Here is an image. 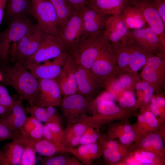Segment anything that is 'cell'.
Returning a JSON list of instances; mask_svg holds the SVG:
<instances>
[{"label":"cell","instance_id":"1","mask_svg":"<svg viewBox=\"0 0 165 165\" xmlns=\"http://www.w3.org/2000/svg\"><path fill=\"white\" fill-rule=\"evenodd\" d=\"M1 73L3 84L13 88L30 106L35 104L39 90L38 80L22 64L16 62L12 66H4Z\"/></svg>","mask_w":165,"mask_h":165},{"label":"cell","instance_id":"2","mask_svg":"<svg viewBox=\"0 0 165 165\" xmlns=\"http://www.w3.org/2000/svg\"><path fill=\"white\" fill-rule=\"evenodd\" d=\"M107 43L102 34L94 38L82 37L67 50L76 64L90 69Z\"/></svg>","mask_w":165,"mask_h":165},{"label":"cell","instance_id":"3","mask_svg":"<svg viewBox=\"0 0 165 165\" xmlns=\"http://www.w3.org/2000/svg\"><path fill=\"white\" fill-rule=\"evenodd\" d=\"M34 24L28 16L17 17L9 21L7 28L0 32V62L9 61L11 45L20 40Z\"/></svg>","mask_w":165,"mask_h":165},{"label":"cell","instance_id":"4","mask_svg":"<svg viewBox=\"0 0 165 165\" xmlns=\"http://www.w3.org/2000/svg\"><path fill=\"white\" fill-rule=\"evenodd\" d=\"M46 33L37 24H34L18 41L11 46L12 60L23 63L33 55L43 42Z\"/></svg>","mask_w":165,"mask_h":165},{"label":"cell","instance_id":"5","mask_svg":"<svg viewBox=\"0 0 165 165\" xmlns=\"http://www.w3.org/2000/svg\"><path fill=\"white\" fill-rule=\"evenodd\" d=\"M90 70L100 82L102 87L124 72L117 65L108 41Z\"/></svg>","mask_w":165,"mask_h":165},{"label":"cell","instance_id":"6","mask_svg":"<svg viewBox=\"0 0 165 165\" xmlns=\"http://www.w3.org/2000/svg\"><path fill=\"white\" fill-rule=\"evenodd\" d=\"M31 15L46 33L60 37L57 15L50 0H32Z\"/></svg>","mask_w":165,"mask_h":165},{"label":"cell","instance_id":"7","mask_svg":"<svg viewBox=\"0 0 165 165\" xmlns=\"http://www.w3.org/2000/svg\"><path fill=\"white\" fill-rule=\"evenodd\" d=\"M92 100L78 93L63 96L59 106L67 126L82 121L89 116L87 109Z\"/></svg>","mask_w":165,"mask_h":165},{"label":"cell","instance_id":"8","mask_svg":"<svg viewBox=\"0 0 165 165\" xmlns=\"http://www.w3.org/2000/svg\"><path fill=\"white\" fill-rule=\"evenodd\" d=\"M67 51L66 47L60 37L46 34L37 50L22 64L28 69L29 67L54 59Z\"/></svg>","mask_w":165,"mask_h":165},{"label":"cell","instance_id":"9","mask_svg":"<svg viewBox=\"0 0 165 165\" xmlns=\"http://www.w3.org/2000/svg\"><path fill=\"white\" fill-rule=\"evenodd\" d=\"M93 115L101 125L116 120H128L131 117L137 115V113L135 110L122 108L114 101L105 100L97 105Z\"/></svg>","mask_w":165,"mask_h":165},{"label":"cell","instance_id":"10","mask_svg":"<svg viewBox=\"0 0 165 165\" xmlns=\"http://www.w3.org/2000/svg\"><path fill=\"white\" fill-rule=\"evenodd\" d=\"M79 11L83 25V37L92 38L102 35L109 15L97 11L87 3Z\"/></svg>","mask_w":165,"mask_h":165},{"label":"cell","instance_id":"11","mask_svg":"<svg viewBox=\"0 0 165 165\" xmlns=\"http://www.w3.org/2000/svg\"><path fill=\"white\" fill-rule=\"evenodd\" d=\"M130 3L141 12L149 27L157 35L165 50V24L151 0H130Z\"/></svg>","mask_w":165,"mask_h":165},{"label":"cell","instance_id":"12","mask_svg":"<svg viewBox=\"0 0 165 165\" xmlns=\"http://www.w3.org/2000/svg\"><path fill=\"white\" fill-rule=\"evenodd\" d=\"M130 31L128 41L133 42L149 54L165 53L158 37L149 27L130 29Z\"/></svg>","mask_w":165,"mask_h":165},{"label":"cell","instance_id":"13","mask_svg":"<svg viewBox=\"0 0 165 165\" xmlns=\"http://www.w3.org/2000/svg\"><path fill=\"white\" fill-rule=\"evenodd\" d=\"M130 31L120 16H109L102 33L104 38L112 45L125 43L129 40Z\"/></svg>","mask_w":165,"mask_h":165},{"label":"cell","instance_id":"14","mask_svg":"<svg viewBox=\"0 0 165 165\" xmlns=\"http://www.w3.org/2000/svg\"><path fill=\"white\" fill-rule=\"evenodd\" d=\"M75 76L78 93L92 100L101 84L90 69L76 64Z\"/></svg>","mask_w":165,"mask_h":165},{"label":"cell","instance_id":"15","mask_svg":"<svg viewBox=\"0 0 165 165\" xmlns=\"http://www.w3.org/2000/svg\"><path fill=\"white\" fill-rule=\"evenodd\" d=\"M127 149L126 155L117 165H165V157L156 153L139 148Z\"/></svg>","mask_w":165,"mask_h":165},{"label":"cell","instance_id":"16","mask_svg":"<svg viewBox=\"0 0 165 165\" xmlns=\"http://www.w3.org/2000/svg\"><path fill=\"white\" fill-rule=\"evenodd\" d=\"M164 131H153L141 134L134 145L128 148H139L165 157Z\"/></svg>","mask_w":165,"mask_h":165},{"label":"cell","instance_id":"17","mask_svg":"<svg viewBox=\"0 0 165 165\" xmlns=\"http://www.w3.org/2000/svg\"><path fill=\"white\" fill-rule=\"evenodd\" d=\"M68 54L67 51L54 58L52 61L47 60L43 64L32 66L28 69L37 79H56L61 72Z\"/></svg>","mask_w":165,"mask_h":165},{"label":"cell","instance_id":"18","mask_svg":"<svg viewBox=\"0 0 165 165\" xmlns=\"http://www.w3.org/2000/svg\"><path fill=\"white\" fill-rule=\"evenodd\" d=\"M75 66L76 63L73 59L68 52L61 72L56 78L63 96L77 93Z\"/></svg>","mask_w":165,"mask_h":165},{"label":"cell","instance_id":"19","mask_svg":"<svg viewBox=\"0 0 165 165\" xmlns=\"http://www.w3.org/2000/svg\"><path fill=\"white\" fill-rule=\"evenodd\" d=\"M23 100L20 97L13 106L2 116L0 123L5 125L13 132L20 134L21 129L27 116L26 112L23 107Z\"/></svg>","mask_w":165,"mask_h":165},{"label":"cell","instance_id":"20","mask_svg":"<svg viewBox=\"0 0 165 165\" xmlns=\"http://www.w3.org/2000/svg\"><path fill=\"white\" fill-rule=\"evenodd\" d=\"M83 34L82 21L79 11L77 10L60 30L59 37L68 49L83 37Z\"/></svg>","mask_w":165,"mask_h":165},{"label":"cell","instance_id":"21","mask_svg":"<svg viewBox=\"0 0 165 165\" xmlns=\"http://www.w3.org/2000/svg\"><path fill=\"white\" fill-rule=\"evenodd\" d=\"M140 80L137 73L126 72L104 86L106 90L113 95L117 100L124 91H134L137 82Z\"/></svg>","mask_w":165,"mask_h":165},{"label":"cell","instance_id":"22","mask_svg":"<svg viewBox=\"0 0 165 165\" xmlns=\"http://www.w3.org/2000/svg\"><path fill=\"white\" fill-rule=\"evenodd\" d=\"M94 122V118L92 116H90L82 121L67 126L64 130L62 140V144L65 148L78 145L81 136Z\"/></svg>","mask_w":165,"mask_h":165},{"label":"cell","instance_id":"23","mask_svg":"<svg viewBox=\"0 0 165 165\" xmlns=\"http://www.w3.org/2000/svg\"><path fill=\"white\" fill-rule=\"evenodd\" d=\"M66 152L72 154L83 165H89L102 155L103 152L97 141L91 144L80 145L65 148Z\"/></svg>","mask_w":165,"mask_h":165},{"label":"cell","instance_id":"24","mask_svg":"<svg viewBox=\"0 0 165 165\" xmlns=\"http://www.w3.org/2000/svg\"><path fill=\"white\" fill-rule=\"evenodd\" d=\"M130 0H87V4L97 11L111 16H120Z\"/></svg>","mask_w":165,"mask_h":165},{"label":"cell","instance_id":"25","mask_svg":"<svg viewBox=\"0 0 165 165\" xmlns=\"http://www.w3.org/2000/svg\"><path fill=\"white\" fill-rule=\"evenodd\" d=\"M24 145L21 137L6 144L2 150V159L1 165H20Z\"/></svg>","mask_w":165,"mask_h":165},{"label":"cell","instance_id":"26","mask_svg":"<svg viewBox=\"0 0 165 165\" xmlns=\"http://www.w3.org/2000/svg\"><path fill=\"white\" fill-rule=\"evenodd\" d=\"M7 3L4 16L8 21L17 17L31 16L32 0H8Z\"/></svg>","mask_w":165,"mask_h":165},{"label":"cell","instance_id":"27","mask_svg":"<svg viewBox=\"0 0 165 165\" xmlns=\"http://www.w3.org/2000/svg\"><path fill=\"white\" fill-rule=\"evenodd\" d=\"M120 16L129 29L146 27L147 23L141 12L130 3Z\"/></svg>","mask_w":165,"mask_h":165},{"label":"cell","instance_id":"28","mask_svg":"<svg viewBox=\"0 0 165 165\" xmlns=\"http://www.w3.org/2000/svg\"><path fill=\"white\" fill-rule=\"evenodd\" d=\"M62 96L61 89L56 78L51 87L38 97L35 105L44 107L59 106Z\"/></svg>","mask_w":165,"mask_h":165},{"label":"cell","instance_id":"29","mask_svg":"<svg viewBox=\"0 0 165 165\" xmlns=\"http://www.w3.org/2000/svg\"><path fill=\"white\" fill-rule=\"evenodd\" d=\"M50 0L57 13L60 32L77 10L67 0Z\"/></svg>","mask_w":165,"mask_h":165},{"label":"cell","instance_id":"30","mask_svg":"<svg viewBox=\"0 0 165 165\" xmlns=\"http://www.w3.org/2000/svg\"><path fill=\"white\" fill-rule=\"evenodd\" d=\"M165 71L155 69L145 65L140 75L142 80L152 86L155 91H158L163 84Z\"/></svg>","mask_w":165,"mask_h":165},{"label":"cell","instance_id":"31","mask_svg":"<svg viewBox=\"0 0 165 165\" xmlns=\"http://www.w3.org/2000/svg\"><path fill=\"white\" fill-rule=\"evenodd\" d=\"M56 154L41 159L40 164L43 165H83L75 156Z\"/></svg>","mask_w":165,"mask_h":165},{"label":"cell","instance_id":"32","mask_svg":"<svg viewBox=\"0 0 165 165\" xmlns=\"http://www.w3.org/2000/svg\"><path fill=\"white\" fill-rule=\"evenodd\" d=\"M24 145L20 165H34L36 162V151L35 148L36 141L21 136Z\"/></svg>","mask_w":165,"mask_h":165},{"label":"cell","instance_id":"33","mask_svg":"<svg viewBox=\"0 0 165 165\" xmlns=\"http://www.w3.org/2000/svg\"><path fill=\"white\" fill-rule=\"evenodd\" d=\"M35 148L36 152L45 157L64 152L58 146L44 138L35 142Z\"/></svg>","mask_w":165,"mask_h":165},{"label":"cell","instance_id":"34","mask_svg":"<svg viewBox=\"0 0 165 165\" xmlns=\"http://www.w3.org/2000/svg\"><path fill=\"white\" fill-rule=\"evenodd\" d=\"M136 128L135 124H131L127 120L120 121L110 125L107 130V136L109 138L114 139Z\"/></svg>","mask_w":165,"mask_h":165},{"label":"cell","instance_id":"35","mask_svg":"<svg viewBox=\"0 0 165 165\" xmlns=\"http://www.w3.org/2000/svg\"><path fill=\"white\" fill-rule=\"evenodd\" d=\"M117 100L119 105L124 108L136 110L141 107V104L136 100L133 91H124L119 97Z\"/></svg>","mask_w":165,"mask_h":165},{"label":"cell","instance_id":"36","mask_svg":"<svg viewBox=\"0 0 165 165\" xmlns=\"http://www.w3.org/2000/svg\"><path fill=\"white\" fill-rule=\"evenodd\" d=\"M100 126L99 124L95 122L92 123L81 136L79 145L91 144L97 142L100 134L99 128Z\"/></svg>","mask_w":165,"mask_h":165},{"label":"cell","instance_id":"37","mask_svg":"<svg viewBox=\"0 0 165 165\" xmlns=\"http://www.w3.org/2000/svg\"><path fill=\"white\" fill-rule=\"evenodd\" d=\"M102 151L106 148L118 150L125 155L128 152L127 148L113 139L109 138L107 136L100 134L97 141Z\"/></svg>","mask_w":165,"mask_h":165},{"label":"cell","instance_id":"38","mask_svg":"<svg viewBox=\"0 0 165 165\" xmlns=\"http://www.w3.org/2000/svg\"><path fill=\"white\" fill-rule=\"evenodd\" d=\"M161 53L151 55L147 58L145 65L163 71H165V55Z\"/></svg>","mask_w":165,"mask_h":165},{"label":"cell","instance_id":"39","mask_svg":"<svg viewBox=\"0 0 165 165\" xmlns=\"http://www.w3.org/2000/svg\"><path fill=\"white\" fill-rule=\"evenodd\" d=\"M24 109L26 113L40 122H47L48 117L45 107L34 105Z\"/></svg>","mask_w":165,"mask_h":165},{"label":"cell","instance_id":"40","mask_svg":"<svg viewBox=\"0 0 165 165\" xmlns=\"http://www.w3.org/2000/svg\"><path fill=\"white\" fill-rule=\"evenodd\" d=\"M102 155L105 162L110 165H117L125 156L118 150L108 148L103 150Z\"/></svg>","mask_w":165,"mask_h":165},{"label":"cell","instance_id":"41","mask_svg":"<svg viewBox=\"0 0 165 165\" xmlns=\"http://www.w3.org/2000/svg\"><path fill=\"white\" fill-rule=\"evenodd\" d=\"M141 112L143 113L147 123L151 131L164 130L163 123H160L148 109L141 110Z\"/></svg>","mask_w":165,"mask_h":165},{"label":"cell","instance_id":"42","mask_svg":"<svg viewBox=\"0 0 165 165\" xmlns=\"http://www.w3.org/2000/svg\"><path fill=\"white\" fill-rule=\"evenodd\" d=\"M143 96L141 110L148 109L149 105L155 91L153 87L147 82L142 79Z\"/></svg>","mask_w":165,"mask_h":165},{"label":"cell","instance_id":"43","mask_svg":"<svg viewBox=\"0 0 165 165\" xmlns=\"http://www.w3.org/2000/svg\"><path fill=\"white\" fill-rule=\"evenodd\" d=\"M105 100H110L115 101L116 100L115 96L106 90L93 99L90 102L87 109L89 112L92 115L97 105L102 101Z\"/></svg>","mask_w":165,"mask_h":165},{"label":"cell","instance_id":"44","mask_svg":"<svg viewBox=\"0 0 165 165\" xmlns=\"http://www.w3.org/2000/svg\"><path fill=\"white\" fill-rule=\"evenodd\" d=\"M148 109L160 123H163L165 121V109L159 106L154 95L151 99Z\"/></svg>","mask_w":165,"mask_h":165},{"label":"cell","instance_id":"45","mask_svg":"<svg viewBox=\"0 0 165 165\" xmlns=\"http://www.w3.org/2000/svg\"><path fill=\"white\" fill-rule=\"evenodd\" d=\"M141 134L136 127L131 131L122 135L118 138L120 144L127 148L137 139Z\"/></svg>","mask_w":165,"mask_h":165},{"label":"cell","instance_id":"46","mask_svg":"<svg viewBox=\"0 0 165 165\" xmlns=\"http://www.w3.org/2000/svg\"><path fill=\"white\" fill-rule=\"evenodd\" d=\"M43 134L44 138L58 146L64 152H66L62 141L51 131L46 124L44 125Z\"/></svg>","mask_w":165,"mask_h":165},{"label":"cell","instance_id":"47","mask_svg":"<svg viewBox=\"0 0 165 165\" xmlns=\"http://www.w3.org/2000/svg\"><path fill=\"white\" fill-rule=\"evenodd\" d=\"M20 135L13 132L6 126L0 123V142L7 140L20 139Z\"/></svg>","mask_w":165,"mask_h":165},{"label":"cell","instance_id":"48","mask_svg":"<svg viewBox=\"0 0 165 165\" xmlns=\"http://www.w3.org/2000/svg\"><path fill=\"white\" fill-rule=\"evenodd\" d=\"M42 124V122L32 116L27 117L20 130V134L24 135Z\"/></svg>","mask_w":165,"mask_h":165},{"label":"cell","instance_id":"49","mask_svg":"<svg viewBox=\"0 0 165 165\" xmlns=\"http://www.w3.org/2000/svg\"><path fill=\"white\" fill-rule=\"evenodd\" d=\"M43 127L44 125L42 124L28 133L21 136L27 137L36 142L44 138Z\"/></svg>","mask_w":165,"mask_h":165},{"label":"cell","instance_id":"50","mask_svg":"<svg viewBox=\"0 0 165 165\" xmlns=\"http://www.w3.org/2000/svg\"><path fill=\"white\" fill-rule=\"evenodd\" d=\"M55 107L49 106L45 107L48 117L46 123H54L62 125L61 118Z\"/></svg>","mask_w":165,"mask_h":165},{"label":"cell","instance_id":"51","mask_svg":"<svg viewBox=\"0 0 165 165\" xmlns=\"http://www.w3.org/2000/svg\"><path fill=\"white\" fill-rule=\"evenodd\" d=\"M137 115V121L135 124L137 130L141 134L152 131L148 125L143 113L141 112Z\"/></svg>","mask_w":165,"mask_h":165},{"label":"cell","instance_id":"52","mask_svg":"<svg viewBox=\"0 0 165 165\" xmlns=\"http://www.w3.org/2000/svg\"><path fill=\"white\" fill-rule=\"evenodd\" d=\"M151 2L165 24V0H151Z\"/></svg>","mask_w":165,"mask_h":165},{"label":"cell","instance_id":"53","mask_svg":"<svg viewBox=\"0 0 165 165\" xmlns=\"http://www.w3.org/2000/svg\"><path fill=\"white\" fill-rule=\"evenodd\" d=\"M45 124L62 141L64 133V130L62 127V125L54 123H47Z\"/></svg>","mask_w":165,"mask_h":165},{"label":"cell","instance_id":"54","mask_svg":"<svg viewBox=\"0 0 165 165\" xmlns=\"http://www.w3.org/2000/svg\"><path fill=\"white\" fill-rule=\"evenodd\" d=\"M77 10L79 11L87 3V0H67Z\"/></svg>","mask_w":165,"mask_h":165},{"label":"cell","instance_id":"55","mask_svg":"<svg viewBox=\"0 0 165 165\" xmlns=\"http://www.w3.org/2000/svg\"><path fill=\"white\" fill-rule=\"evenodd\" d=\"M155 96L159 106L162 108L165 109V99L164 97L159 94Z\"/></svg>","mask_w":165,"mask_h":165},{"label":"cell","instance_id":"56","mask_svg":"<svg viewBox=\"0 0 165 165\" xmlns=\"http://www.w3.org/2000/svg\"><path fill=\"white\" fill-rule=\"evenodd\" d=\"M7 2V0H0V26L4 16V11Z\"/></svg>","mask_w":165,"mask_h":165},{"label":"cell","instance_id":"57","mask_svg":"<svg viewBox=\"0 0 165 165\" xmlns=\"http://www.w3.org/2000/svg\"><path fill=\"white\" fill-rule=\"evenodd\" d=\"M8 94H9V93L7 89L0 84V96Z\"/></svg>","mask_w":165,"mask_h":165},{"label":"cell","instance_id":"58","mask_svg":"<svg viewBox=\"0 0 165 165\" xmlns=\"http://www.w3.org/2000/svg\"><path fill=\"white\" fill-rule=\"evenodd\" d=\"M10 109L0 104V115H2Z\"/></svg>","mask_w":165,"mask_h":165},{"label":"cell","instance_id":"59","mask_svg":"<svg viewBox=\"0 0 165 165\" xmlns=\"http://www.w3.org/2000/svg\"><path fill=\"white\" fill-rule=\"evenodd\" d=\"M2 159V150L0 149V165H1Z\"/></svg>","mask_w":165,"mask_h":165},{"label":"cell","instance_id":"60","mask_svg":"<svg viewBox=\"0 0 165 165\" xmlns=\"http://www.w3.org/2000/svg\"><path fill=\"white\" fill-rule=\"evenodd\" d=\"M3 80V76L1 72L0 71V82H2Z\"/></svg>","mask_w":165,"mask_h":165},{"label":"cell","instance_id":"61","mask_svg":"<svg viewBox=\"0 0 165 165\" xmlns=\"http://www.w3.org/2000/svg\"><path fill=\"white\" fill-rule=\"evenodd\" d=\"M134 0L141 1V0Z\"/></svg>","mask_w":165,"mask_h":165},{"label":"cell","instance_id":"62","mask_svg":"<svg viewBox=\"0 0 165 165\" xmlns=\"http://www.w3.org/2000/svg\"></svg>","mask_w":165,"mask_h":165}]
</instances>
